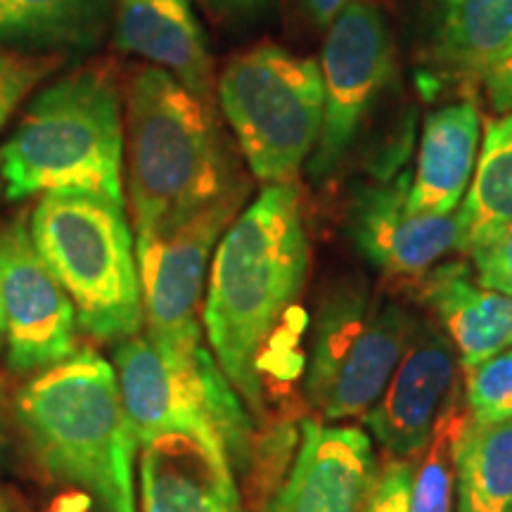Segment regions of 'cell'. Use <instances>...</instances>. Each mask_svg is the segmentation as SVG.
Listing matches in <instances>:
<instances>
[{"label": "cell", "mask_w": 512, "mask_h": 512, "mask_svg": "<svg viewBox=\"0 0 512 512\" xmlns=\"http://www.w3.org/2000/svg\"><path fill=\"white\" fill-rule=\"evenodd\" d=\"M309 273L297 183L266 185L235 216L211 259L202 323L211 354L252 411L264 408L259 358Z\"/></svg>", "instance_id": "obj_1"}, {"label": "cell", "mask_w": 512, "mask_h": 512, "mask_svg": "<svg viewBox=\"0 0 512 512\" xmlns=\"http://www.w3.org/2000/svg\"><path fill=\"white\" fill-rule=\"evenodd\" d=\"M124 157L136 235L174 228L247 185L214 105L152 64L126 79Z\"/></svg>", "instance_id": "obj_2"}, {"label": "cell", "mask_w": 512, "mask_h": 512, "mask_svg": "<svg viewBox=\"0 0 512 512\" xmlns=\"http://www.w3.org/2000/svg\"><path fill=\"white\" fill-rule=\"evenodd\" d=\"M17 430L55 482L74 486L93 512H138V439L114 366L83 347L43 370L12 403Z\"/></svg>", "instance_id": "obj_3"}, {"label": "cell", "mask_w": 512, "mask_h": 512, "mask_svg": "<svg viewBox=\"0 0 512 512\" xmlns=\"http://www.w3.org/2000/svg\"><path fill=\"white\" fill-rule=\"evenodd\" d=\"M10 202L48 192H105L124 197V100L110 62L74 69L31 102L0 147Z\"/></svg>", "instance_id": "obj_4"}, {"label": "cell", "mask_w": 512, "mask_h": 512, "mask_svg": "<svg viewBox=\"0 0 512 512\" xmlns=\"http://www.w3.org/2000/svg\"><path fill=\"white\" fill-rule=\"evenodd\" d=\"M31 238L72 299L79 328L100 342L140 335L143 292L124 197L48 192L29 221Z\"/></svg>", "instance_id": "obj_5"}, {"label": "cell", "mask_w": 512, "mask_h": 512, "mask_svg": "<svg viewBox=\"0 0 512 512\" xmlns=\"http://www.w3.org/2000/svg\"><path fill=\"white\" fill-rule=\"evenodd\" d=\"M114 370L140 446L188 437L230 472L252 463L249 415L209 349L171 354L133 335L114 347Z\"/></svg>", "instance_id": "obj_6"}, {"label": "cell", "mask_w": 512, "mask_h": 512, "mask_svg": "<svg viewBox=\"0 0 512 512\" xmlns=\"http://www.w3.org/2000/svg\"><path fill=\"white\" fill-rule=\"evenodd\" d=\"M216 95L256 181L297 183L323 126L320 64L259 43L226 64Z\"/></svg>", "instance_id": "obj_7"}, {"label": "cell", "mask_w": 512, "mask_h": 512, "mask_svg": "<svg viewBox=\"0 0 512 512\" xmlns=\"http://www.w3.org/2000/svg\"><path fill=\"white\" fill-rule=\"evenodd\" d=\"M415 323L406 306L384 302L363 285H342L320 304L313 325L306 401L325 420L358 418L392 380Z\"/></svg>", "instance_id": "obj_8"}, {"label": "cell", "mask_w": 512, "mask_h": 512, "mask_svg": "<svg viewBox=\"0 0 512 512\" xmlns=\"http://www.w3.org/2000/svg\"><path fill=\"white\" fill-rule=\"evenodd\" d=\"M249 185L157 233L136 235L145 337L171 354L202 347L200 306L211 252L245 209Z\"/></svg>", "instance_id": "obj_9"}, {"label": "cell", "mask_w": 512, "mask_h": 512, "mask_svg": "<svg viewBox=\"0 0 512 512\" xmlns=\"http://www.w3.org/2000/svg\"><path fill=\"white\" fill-rule=\"evenodd\" d=\"M394 38L387 17L370 0H354L328 27L323 76V126L309 157L313 181H323L349 155L387 83L394 76Z\"/></svg>", "instance_id": "obj_10"}, {"label": "cell", "mask_w": 512, "mask_h": 512, "mask_svg": "<svg viewBox=\"0 0 512 512\" xmlns=\"http://www.w3.org/2000/svg\"><path fill=\"white\" fill-rule=\"evenodd\" d=\"M0 299L12 373L38 375L79 351L72 299L38 254L22 216L0 230Z\"/></svg>", "instance_id": "obj_11"}, {"label": "cell", "mask_w": 512, "mask_h": 512, "mask_svg": "<svg viewBox=\"0 0 512 512\" xmlns=\"http://www.w3.org/2000/svg\"><path fill=\"white\" fill-rule=\"evenodd\" d=\"M460 358L444 332L418 320L392 380L366 413V425L392 458L425 453L432 434L460 389Z\"/></svg>", "instance_id": "obj_12"}, {"label": "cell", "mask_w": 512, "mask_h": 512, "mask_svg": "<svg viewBox=\"0 0 512 512\" xmlns=\"http://www.w3.org/2000/svg\"><path fill=\"white\" fill-rule=\"evenodd\" d=\"M411 174L356 185L347 207V230L375 268L392 278H422L441 256L458 249V211L451 216L408 209Z\"/></svg>", "instance_id": "obj_13"}, {"label": "cell", "mask_w": 512, "mask_h": 512, "mask_svg": "<svg viewBox=\"0 0 512 512\" xmlns=\"http://www.w3.org/2000/svg\"><path fill=\"white\" fill-rule=\"evenodd\" d=\"M377 472L366 432L306 420L290 475L261 512H361Z\"/></svg>", "instance_id": "obj_14"}, {"label": "cell", "mask_w": 512, "mask_h": 512, "mask_svg": "<svg viewBox=\"0 0 512 512\" xmlns=\"http://www.w3.org/2000/svg\"><path fill=\"white\" fill-rule=\"evenodd\" d=\"M418 55L432 83L484 81L512 55V0H420Z\"/></svg>", "instance_id": "obj_15"}, {"label": "cell", "mask_w": 512, "mask_h": 512, "mask_svg": "<svg viewBox=\"0 0 512 512\" xmlns=\"http://www.w3.org/2000/svg\"><path fill=\"white\" fill-rule=\"evenodd\" d=\"M114 43L214 105V64L190 0H119Z\"/></svg>", "instance_id": "obj_16"}, {"label": "cell", "mask_w": 512, "mask_h": 512, "mask_svg": "<svg viewBox=\"0 0 512 512\" xmlns=\"http://www.w3.org/2000/svg\"><path fill=\"white\" fill-rule=\"evenodd\" d=\"M418 294L444 325L463 370L512 347V297L484 287L467 264L430 268L420 278Z\"/></svg>", "instance_id": "obj_17"}, {"label": "cell", "mask_w": 512, "mask_h": 512, "mask_svg": "<svg viewBox=\"0 0 512 512\" xmlns=\"http://www.w3.org/2000/svg\"><path fill=\"white\" fill-rule=\"evenodd\" d=\"M140 512H245L235 475L188 437L140 446Z\"/></svg>", "instance_id": "obj_18"}, {"label": "cell", "mask_w": 512, "mask_h": 512, "mask_svg": "<svg viewBox=\"0 0 512 512\" xmlns=\"http://www.w3.org/2000/svg\"><path fill=\"white\" fill-rule=\"evenodd\" d=\"M479 133L482 119L477 105L470 100L453 102L427 117L418 169L408 192V209L413 214H456L475 174Z\"/></svg>", "instance_id": "obj_19"}, {"label": "cell", "mask_w": 512, "mask_h": 512, "mask_svg": "<svg viewBox=\"0 0 512 512\" xmlns=\"http://www.w3.org/2000/svg\"><path fill=\"white\" fill-rule=\"evenodd\" d=\"M110 0H0V53H48L98 46Z\"/></svg>", "instance_id": "obj_20"}, {"label": "cell", "mask_w": 512, "mask_h": 512, "mask_svg": "<svg viewBox=\"0 0 512 512\" xmlns=\"http://www.w3.org/2000/svg\"><path fill=\"white\" fill-rule=\"evenodd\" d=\"M456 216L463 254L512 223V112L486 121L475 181Z\"/></svg>", "instance_id": "obj_21"}, {"label": "cell", "mask_w": 512, "mask_h": 512, "mask_svg": "<svg viewBox=\"0 0 512 512\" xmlns=\"http://www.w3.org/2000/svg\"><path fill=\"white\" fill-rule=\"evenodd\" d=\"M458 512H512V420H467L456 456Z\"/></svg>", "instance_id": "obj_22"}, {"label": "cell", "mask_w": 512, "mask_h": 512, "mask_svg": "<svg viewBox=\"0 0 512 512\" xmlns=\"http://www.w3.org/2000/svg\"><path fill=\"white\" fill-rule=\"evenodd\" d=\"M467 408L460 399L439 420L430 446L413 470L411 512H453L456 508V456L467 425Z\"/></svg>", "instance_id": "obj_23"}, {"label": "cell", "mask_w": 512, "mask_h": 512, "mask_svg": "<svg viewBox=\"0 0 512 512\" xmlns=\"http://www.w3.org/2000/svg\"><path fill=\"white\" fill-rule=\"evenodd\" d=\"M465 406L472 422L512 420V347L463 370Z\"/></svg>", "instance_id": "obj_24"}, {"label": "cell", "mask_w": 512, "mask_h": 512, "mask_svg": "<svg viewBox=\"0 0 512 512\" xmlns=\"http://www.w3.org/2000/svg\"><path fill=\"white\" fill-rule=\"evenodd\" d=\"M62 64V55L0 53V128L17 105Z\"/></svg>", "instance_id": "obj_25"}, {"label": "cell", "mask_w": 512, "mask_h": 512, "mask_svg": "<svg viewBox=\"0 0 512 512\" xmlns=\"http://www.w3.org/2000/svg\"><path fill=\"white\" fill-rule=\"evenodd\" d=\"M470 256L479 283L512 297V223L496 230L491 238L472 249Z\"/></svg>", "instance_id": "obj_26"}, {"label": "cell", "mask_w": 512, "mask_h": 512, "mask_svg": "<svg viewBox=\"0 0 512 512\" xmlns=\"http://www.w3.org/2000/svg\"><path fill=\"white\" fill-rule=\"evenodd\" d=\"M411 489L413 463L392 458L377 472L375 486L361 512H411Z\"/></svg>", "instance_id": "obj_27"}, {"label": "cell", "mask_w": 512, "mask_h": 512, "mask_svg": "<svg viewBox=\"0 0 512 512\" xmlns=\"http://www.w3.org/2000/svg\"><path fill=\"white\" fill-rule=\"evenodd\" d=\"M486 95H489L491 107L501 114L512 112V55L498 64L494 72L486 74L484 79Z\"/></svg>", "instance_id": "obj_28"}, {"label": "cell", "mask_w": 512, "mask_h": 512, "mask_svg": "<svg viewBox=\"0 0 512 512\" xmlns=\"http://www.w3.org/2000/svg\"><path fill=\"white\" fill-rule=\"evenodd\" d=\"M207 3L228 22H256L271 10L273 0H207Z\"/></svg>", "instance_id": "obj_29"}, {"label": "cell", "mask_w": 512, "mask_h": 512, "mask_svg": "<svg viewBox=\"0 0 512 512\" xmlns=\"http://www.w3.org/2000/svg\"><path fill=\"white\" fill-rule=\"evenodd\" d=\"M17 422H15V413H10L8 401H5L3 387H0V467H5L10 463L12 456V446H15V437H17Z\"/></svg>", "instance_id": "obj_30"}, {"label": "cell", "mask_w": 512, "mask_h": 512, "mask_svg": "<svg viewBox=\"0 0 512 512\" xmlns=\"http://www.w3.org/2000/svg\"><path fill=\"white\" fill-rule=\"evenodd\" d=\"M349 3H354V0H299V5L306 10V15H309L318 27H330V24L335 22V17L347 8Z\"/></svg>", "instance_id": "obj_31"}, {"label": "cell", "mask_w": 512, "mask_h": 512, "mask_svg": "<svg viewBox=\"0 0 512 512\" xmlns=\"http://www.w3.org/2000/svg\"><path fill=\"white\" fill-rule=\"evenodd\" d=\"M5 344V320H3V299H0V349Z\"/></svg>", "instance_id": "obj_32"}, {"label": "cell", "mask_w": 512, "mask_h": 512, "mask_svg": "<svg viewBox=\"0 0 512 512\" xmlns=\"http://www.w3.org/2000/svg\"><path fill=\"white\" fill-rule=\"evenodd\" d=\"M5 192V183H3V171H0V197H3Z\"/></svg>", "instance_id": "obj_33"}, {"label": "cell", "mask_w": 512, "mask_h": 512, "mask_svg": "<svg viewBox=\"0 0 512 512\" xmlns=\"http://www.w3.org/2000/svg\"><path fill=\"white\" fill-rule=\"evenodd\" d=\"M0 512H10V508H8V505H5L3 498H0Z\"/></svg>", "instance_id": "obj_34"}]
</instances>
